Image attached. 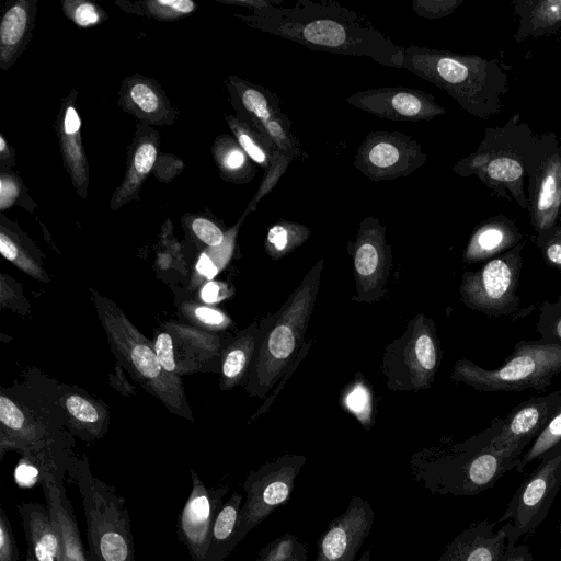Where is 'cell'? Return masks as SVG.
Returning a JSON list of instances; mask_svg holds the SVG:
<instances>
[{
	"instance_id": "cell-30",
	"label": "cell",
	"mask_w": 561,
	"mask_h": 561,
	"mask_svg": "<svg viewBox=\"0 0 561 561\" xmlns=\"http://www.w3.org/2000/svg\"><path fill=\"white\" fill-rule=\"evenodd\" d=\"M81 119L72 105H68L64 113L61 128V146L65 159L69 167L76 186H84L88 180L87 162L80 141Z\"/></svg>"
},
{
	"instance_id": "cell-50",
	"label": "cell",
	"mask_w": 561,
	"mask_h": 561,
	"mask_svg": "<svg viewBox=\"0 0 561 561\" xmlns=\"http://www.w3.org/2000/svg\"><path fill=\"white\" fill-rule=\"evenodd\" d=\"M191 228L195 236L208 247L220 245L225 240V233L213 221L206 218H196Z\"/></svg>"
},
{
	"instance_id": "cell-4",
	"label": "cell",
	"mask_w": 561,
	"mask_h": 561,
	"mask_svg": "<svg viewBox=\"0 0 561 561\" xmlns=\"http://www.w3.org/2000/svg\"><path fill=\"white\" fill-rule=\"evenodd\" d=\"M93 297L99 320L117 364L170 412L193 422L181 377L169 374L162 367L153 344L115 302L99 293H94Z\"/></svg>"
},
{
	"instance_id": "cell-9",
	"label": "cell",
	"mask_w": 561,
	"mask_h": 561,
	"mask_svg": "<svg viewBox=\"0 0 561 561\" xmlns=\"http://www.w3.org/2000/svg\"><path fill=\"white\" fill-rule=\"evenodd\" d=\"M526 241L493 257L474 272L462 275L460 296L466 307L490 318L517 313L522 252Z\"/></svg>"
},
{
	"instance_id": "cell-57",
	"label": "cell",
	"mask_w": 561,
	"mask_h": 561,
	"mask_svg": "<svg viewBox=\"0 0 561 561\" xmlns=\"http://www.w3.org/2000/svg\"><path fill=\"white\" fill-rule=\"evenodd\" d=\"M7 150V144H5V140L4 138L1 136L0 137V152L3 154Z\"/></svg>"
},
{
	"instance_id": "cell-13",
	"label": "cell",
	"mask_w": 561,
	"mask_h": 561,
	"mask_svg": "<svg viewBox=\"0 0 561 561\" xmlns=\"http://www.w3.org/2000/svg\"><path fill=\"white\" fill-rule=\"evenodd\" d=\"M152 344L162 367L178 377L215 370L226 346L216 334L179 322L157 329Z\"/></svg>"
},
{
	"instance_id": "cell-25",
	"label": "cell",
	"mask_w": 561,
	"mask_h": 561,
	"mask_svg": "<svg viewBox=\"0 0 561 561\" xmlns=\"http://www.w3.org/2000/svg\"><path fill=\"white\" fill-rule=\"evenodd\" d=\"M511 4L518 16L517 44L561 33V0H512Z\"/></svg>"
},
{
	"instance_id": "cell-22",
	"label": "cell",
	"mask_w": 561,
	"mask_h": 561,
	"mask_svg": "<svg viewBox=\"0 0 561 561\" xmlns=\"http://www.w3.org/2000/svg\"><path fill=\"white\" fill-rule=\"evenodd\" d=\"M486 519L470 525L447 546L437 561H499L506 548V536Z\"/></svg>"
},
{
	"instance_id": "cell-56",
	"label": "cell",
	"mask_w": 561,
	"mask_h": 561,
	"mask_svg": "<svg viewBox=\"0 0 561 561\" xmlns=\"http://www.w3.org/2000/svg\"><path fill=\"white\" fill-rule=\"evenodd\" d=\"M357 561H371L370 551H365Z\"/></svg>"
},
{
	"instance_id": "cell-49",
	"label": "cell",
	"mask_w": 561,
	"mask_h": 561,
	"mask_svg": "<svg viewBox=\"0 0 561 561\" xmlns=\"http://www.w3.org/2000/svg\"><path fill=\"white\" fill-rule=\"evenodd\" d=\"M347 408L357 415L363 424H367L370 416V397L362 385L356 386L346 397Z\"/></svg>"
},
{
	"instance_id": "cell-43",
	"label": "cell",
	"mask_w": 561,
	"mask_h": 561,
	"mask_svg": "<svg viewBox=\"0 0 561 561\" xmlns=\"http://www.w3.org/2000/svg\"><path fill=\"white\" fill-rule=\"evenodd\" d=\"M529 239L540 251L546 265L561 275V224L531 234Z\"/></svg>"
},
{
	"instance_id": "cell-3",
	"label": "cell",
	"mask_w": 561,
	"mask_h": 561,
	"mask_svg": "<svg viewBox=\"0 0 561 561\" xmlns=\"http://www.w3.org/2000/svg\"><path fill=\"white\" fill-rule=\"evenodd\" d=\"M540 134L515 113L502 126L488 127L477 149L458 160L451 170L459 176H476L497 197L512 198L528 209L525 179Z\"/></svg>"
},
{
	"instance_id": "cell-47",
	"label": "cell",
	"mask_w": 561,
	"mask_h": 561,
	"mask_svg": "<svg viewBox=\"0 0 561 561\" xmlns=\"http://www.w3.org/2000/svg\"><path fill=\"white\" fill-rule=\"evenodd\" d=\"M0 561H19V549L4 508L0 507Z\"/></svg>"
},
{
	"instance_id": "cell-20",
	"label": "cell",
	"mask_w": 561,
	"mask_h": 561,
	"mask_svg": "<svg viewBox=\"0 0 561 561\" xmlns=\"http://www.w3.org/2000/svg\"><path fill=\"white\" fill-rule=\"evenodd\" d=\"M386 227L376 217L364 218L354 241V266L362 291L368 293L383 276L390 249L386 243Z\"/></svg>"
},
{
	"instance_id": "cell-2",
	"label": "cell",
	"mask_w": 561,
	"mask_h": 561,
	"mask_svg": "<svg viewBox=\"0 0 561 561\" xmlns=\"http://www.w3.org/2000/svg\"><path fill=\"white\" fill-rule=\"evenodd\" d=\"M402 68L444 90L468 114L488 119L502 108L510 78L497 58L419 46L404 48Z\"/></svg>"
},
{
	"instance_id": "cell-12",
	"label": "cell",
	"mask_w": 561,
	"mask_h": 561,
	"mask_svg": "<svg viewBox=\"0 0 561 561\" xmlns=\"http://www.w3.org/2000/svg\"><path fill=\"white\" fill-rule=\"evenodd\" d=\"M529 221L539 233L561 218V140L557 133L540 134L527 167Z\"/></svg>"
},
{
	"instance_id": "cell-5",
	"label": "cell",
	"mask_w": 561,
	"mask_h": 561,
	"mask_svg": "<svg viewBox=\"0 0 561 561\" xmlns=\"http://www.w3.org/2000/svg\"><path fill=\"white\" fill-rule=\"evenodd\" d=\"M502 422L496 416L482 432L457 445L451 454L416 463L417 481L431 493L440 495L472 496L493 488L519 461L491 446Z\"/></svg>"
},
{
	"instance_id": "cell-29",
	"label": "cell",
	"mask_w": 561,
	"mask_h": 561,
	"mask_svg": "<svg viewBox=\"0 0 561 561\" xmlns=\"http://www.w3.org/2000/svg\"><path fill=\"white\" fill-rule=\"evenodd\" d=\"M237 142L247 156L266 173L282 156L264 131L249 126L238 117L227 116Z\"/></svg>"
},
{
	"instance_id": "cell-32",
	"label": "cell",
	"mask_w": 561,
	"mask_h": 561,
	"mask_svg": "<svg viewBox=\"0 0 561 561\" xmlns=\"http://www.w3.org/2000/svg\"><path fill=\"white\" fill-rule=\"evenodd\" d=\"M216 157L224 176L230 181L245 183L255 175L253 161L234 139L222 137L218 142Z\"/></svg>"
},
{
	"instance_id": "cell-6",
	"label": "cell",
	"mask_w": 561,
	"mask_h": 561,
	"mask_svg": "<svg viewBox=\"0 0 561 561\" xmlns=\"http://www.w3.org/2000/svg\"><path fill=\"white\" fill-rule=\"evenodd\" d=\"M68 472L83 507L89 561H135L131 523L126 501L115 488L90 471L88 460H71Z\"/></svg>"
},
{
	"instance_id": "cell-31",
	"label": "cell",
	"mask_w": 561,
	"mask_h": 561,
	"mask_svg": "<svg viewBox=\"0 0 561 561\" xmlns=\"http://www.w3.org/2000/svg\"><path fill=\"white\" fill-rule=\"evenodd\" d=\"M30 14L26 3L12 5L0 24L1 61L10 64L22 44L28 27Z\"/></svg>"
},
{
	"instance_id": "cell-16",
	"label": "cell",
	"mask_w": 561,
	"mask_h": 561,
	"mask_svg": "<svg viewBox=\"0 0 561 561\" xmlns=\"http://www.w3.org/2000/svg\"><path fill=\"white\" fill-rule=\"evenodd\" d=\"M346 103L375 115L396 122L431 121L445 114L434 95L409 87H385L358 91Z\"/></svg>"
},
{
	"instance_id": "cell-1",
	"label": "cell",
	"mask_w": 561,
	"mask_h": 561,
	"mask_svg": "<svg viewBox=\"0 0 561 561\" xmlns=\"http://www.w3.org/2000/svg\"><path fill=\"white\" fill-rule=\"evenodd\" d=\"M245 21L252 27L313 50L366 57L387 67L402 68L404 48L365 16L334 1L272 4L253 9Z\"/></svg>"
},
{
	"instance_id": "cell-55",
	"label": "cell",
	"mask_w": 561,
	"mask_h": 561,
	"mask_svg": "<svg viewBox=\"0 0 561 561\" xmlns=\"http://www.w3.org/2000/svg\"><path fill=\"white\" fill-rule=\"evenodd\" d=\"M499 561H534L527 545L506 546Z\"/></svg>"
},
{
	"instance_id": "cell-39",
	"label": "cell",
	"mask_w": 561,
	"mask_h": 561,
	"mask_svg": "<svg viewBox=\"0 0 561 561\" xmlns=\"http://www.w3.org/2000/svg\"><path fill=\"white\" fill-rule=\"evenodd\" d=\"M180 312L191 324L207 332L224 330L230 324V319L220 310L208 305L186 301L182 304Z\"/></svg>"
},
{
	"instance_id": "cell-42",
	"label": "cell",
	"mask_w": 561,
	"mask_h": 561,
	"mask_svg": "<svg viewBox=\"0 0 561 561\" xmlns=\"http://www.w3.org/2000/svg\"><path fill=\"white\" fill-rule=\"evenodd\" d=\"M536 330L540 341L561 344V294L554 301L545 300L539 307Z\"/></svg>"
},
{
	"instance_id": "cell-51",
	"label": "cell",
	"mask_w": 561,
	"mask_h": 561,
	"mask_svg": "<svg viewBox=\"0 0 561 561\" xmlns=\"http://www.w3.org/2000/svg\"><path fill=\"white\" fill-rule=\"evenodd\" d=\"M15 481L22 486H31L42 482L43 471L35 463L24 458L15 469Z\"/></svg>"
},
{
	"instance_id": "cell-58",
	"label": "cell",
	"mask_w": 561,
	"mask_h": 561,
	"mask_svg": "<svg viewBox=\"0 0 561 561\" xmlns=\"http://www.w3.org/2000/svg\"><path fill=\"white\" fill-rule=\"evenodd\" d=\"M25 561H36V559L34 558V556L32 554L31 551L27 550V554H26V559Z\"/></svg>"
},
{
	"instance_id": "cell-37",
	"label": "cell",
	"mask_w": 561,
	"mask_h": 561,
	"mask_svg": "<svg viewBox=\"0 0 561 561\" xmlns=\"http://www.w3.org/2000/svg\"><path fill=\"white\" fill-rule=\"evenodd\" d=\"M559 444H561V402L541 433L522 455L515 469L518 473H523L531 461L539 459L540 456Z\"/></svg>"
},
{
	"instance_id": "cell-35",
	"label": "cell",
	"mask_w": 561,
	"mask_h": 561,
	"mask_svg": "<svg viewBox=\"0 0 561 561\" xmlns=\"http://www.w3.org/2000/svg\"><path fill=\"white\" fill-rule=\"evenodd\" d=\"M410 354L411 368L421 374L422 385H425L433 378L439 357L437 340L427 327L412 340Z\"/></svg>"
},
{
	"instance_id": "cell-24",
	"label": "cell",
	"mask_w": 561,
	"mask_h": 561,
	"mask_svg": "<svg viewBox=\"0 0 561 561\" xmlns=\"http://www.w3.org/2000/svg\"><path fill=\"white\" fill-rule=\"evenodd\" d=\"M18 512L27 541L28 551L36 561H58L59 541L48 506L21 503Z\"/></svg>"
},
{
	"instance_id": "cell-27",
	"label": "cell",
	"mask_w": 561,
	"mask_h": 561,
	"mask_svg": "<svg viewBox=\"0 0 561 561\" xmlns=\"http://www.w3.org/2000/svg\"><path fill=\"white\" fill-rule=\"evenodd\" d=\"M242 495L233 492L220 507L210 534L205 561H225L240 542L238 540L239 516Z\"/></svg>"
},
{
	"instance_id": "cell-54",
	"label": "cell",
	"mask_w": 561,
	"mask_h": 561,
	"mask_svg": "<svg viewBox=\"0 0 561 561\" xmlns=\"http://www.w3.org/2000/svg\"><path fill=\"white\" fill-rule=\"evenodd\" d=\"M20 193L19 183L15 179L1 175L0 179V208L1 210L12 206Z\"/></svg>"
},
{
	"instance_id": "cell-33",
	"label": "cell",
	"mask_w": 561,
	"mask_h": 561,
	"mask_svg": "<svg viewBox=\"0 0 561 561\" xmlns=\"http://www.w3.org/2000/svg\"><path fill=\"white\" fill-rule=\"evenodd\" d=\"M156 159V144L150 139L140 141L133 153L129 170L126 174L127 176L122 187L118 190L116 197L113 198V205L117 203V206H119L126 198L137 192L144 179L152 169Z\"/></svg>"
},
{
	"instance_id": "cell-11",
	"label": "cell",
	"mask_w": 561,
	"mask_h": 561,
	"mask_svg": "<svg viewBox=\"0 0 561 561\" xmlns=\"http://www.w3.org/2000/svg\"><path fill=\"white\" fill-rule=\"evenodd\" d=\"M305 461L302 456L286 455L250 472L243 483L247 497L240 510L239 541L277 507L288 503Z\"/></svg>"
},
{
	"instance_id": "cell-28",
	"label": "cell",
	"mask_w": 561,
	"mask_h": 561,
	"mask_svg": "<svg viewBox=\"0 0 561 561\" xmlns=\"http://www.w3.org/2000/svg\"><path fill=\"white\" fill-rule=\"evenodd\" d=\"M259 329L253 324L231 343L227 344L220 358V388L230 389L243 379L253 357Z\"/></svg>"
},
{
	"instance_id": "cell-40",
	"label": "cell",
	"mask_w": 561,
	"mask_h": 561,
	"mask_svg": "<svg viewBox=\"0 0 561 561\" xmlns=\"http://www.w3.org/2000/svg\"><path fill=\"white\" fill-rule=\"evenodd\" d=\"M307 560V549L295 535L286 533L261 549L255 561Z\"/></svg>"
},
{
	"instance_id": "cell-44",
	"label": "cell",
	"mask_w": 561,
	"mask_h": 561,
	"mask_svg": "<svg viewBox=\"0 0 561 561\" xmlns=\"http://www.w3.org/2000/svg\"><path fill=\"white\" fill-rule=\"evenodd\" d=\"M463 0H414L413 11L421 18L434 20L454 13Z\"/></svg>"
},
{
	"instance_id": "cell-36",
	"label": "cell",
	"mask_w": 561,
	"mask_h": 561,
	"mask_svg": "<svg viewBox=\"0 0 561 561\" xmlns=\"http://www.w3.org/2000/svg\"><path fill=\"white\" fill-rule=\"evenodd\" d=\"M237 231L238 225L225 234V240L220 245L208 247L206 251L202 252L195 265L197 277L201 280H213L229 262L233 251Z\"/></svg>"
},
{
	"instance_id": "cell-8",
	"label": "cell",
	"mask_w": 561,
	"mask_h": 561,
	"mask_svg": "<svg viewBox=\"0 0 561 561\" xmlns=\"http://www.w3.org/2000/svg\"><path fill=\"white\" fill-rule=\"evenodd\" d=\"M318 265L288 300L275 327L263 343L251 373L252 391L263 393L280 377L299 345L318 289Z\"/></svg>"
},
{
	"instance_id": "cell-18",
	"label": "cell",
	"mask_w": 561,
	"mask_h": 561,
	"mask_svg": "<svg viewBox=\"0 0 561 561\" xmlns=\"http://www.w3.org/2000/svg\"><path fill=\"white\" fill-rule=\"evenodd\" d=\"M374 520L375 511L370 503L353 496L346 510L320 536L314 561H355Z\"/></svg>"
},
{
	"instance_id": "cell-60",
	"label": "cell",
	"mask_w": 561,
	"mask_h": 561,
	"mask_svg": "<svg viewBox=\"0 0 561 561\" xmlns=\"http://www.w3.org/2000/svg\"><path fill=\"white\" fill-rule=\"evenodd\" d=\"M294 561H306V560H298V559H297V560H294Z\"/></svg>"
},
{
	"instance_id": "cell-21",
	"label": "cell",
	"mask_w": 561,
	"mask_h": 561,
	"mask_svg": "<svg viewBox=\"0 0 561 561\" xmlns=\"http://www.w3.org/2000/svg\"><path fill=\"white\" fill-rule=\"evenodd\" d=\"M523 237L515 220L504 215L491 216L473 229L462 260L467 264L486 262L516 247Z\"/></svg>"
},
{
	"instance_id": "cell-45",
	"label": "cell",
	"mask_w": 561,
	"mask_h": 561,
	"mask_svg": "<svg viewBox=\"0 0 561 561\" xmlns=\"http://www.w3.org/2000/svg\"><path fill=\"white\" fill-rule=\"evenodd\" d=\"M291 161L293 160L288 159L283 154L276 160L272 168L264 174L261 185L255 196L252 198L244 216L250 210H253L257 203L261 201V198L274 188V186L278 183L279 179L285 173Z\"/></svg>"
},
{
	"instance_id": "cell-19",
	"label": "cell",
	"mask_w": 561,
	"mask_h": 561,
	"mask_svg": "<svg viewBox=\"0 0 561 561\" xmlns=\"http://www.w3.org/2000/svg\"><path fill=\"white\" fill-rule=\"evenodd\" d=\"M64 469L43 472L42 489L59 541L58 561H89L81 539L72 504L65 488Z\"/></svg>"
},
{
	"instance_id": "cell-7",
	"label": "cell",
	"mask_w": 561,
	"mask_h": 561,
	"mask_svg": "<svg viewBox=\"0 0 561 561\" xmlns=\"http://www.w3.org/2000/svg\"><path fill=\"white\" fill-rule=\"evenodd\" d=\"M561 373V344L540 340L520 341L504 363L495 369L461 359L455 365L451 379L478 391H545Z\"/></svg>"
},
{
	"instance_id": "cell-17",
	"label": "cell",
	"mask_w": 561,
	"mask_h": 561,
	"mask_svg": "<svg viewBox=\"0 0 561 561\" xmlns=\"http://www.w3.org/2000/svg\"><path fill=\"white\" fill-rule=\"evenodd\" d=\"M561 402V389L533 397L517 404L503 419L499 433L491 442L494 450L520 458L541 433Z\"/></svg>"
},
{
	"instance_id": "cell-48",
	"label": "cell",
	"mask_w": 561,
	"mask_h": 561,
	"mask_svg": "<svg viewBox=\"0 0 561 561\" xmlns=\"http://www.w3.org/2000/svg\"><path fill=\"white\" fill-rule=\"evenodd\" d=\"M149 5L151 11L160 18H179L195 9V3L190 0H157Z\"/></svg>"
},
{
	"instance_id": "cell-23",
	"label": "cell",
	"mask_w": 561,
	"mask_h": 561,
	"mask_svg": "<svg viewBox=\"0 0 561 561\" xmlns=\"http://www.w3.org/2000/svg\"><path fill=\"white\" fill-rule=\"evenodd\" d=\"M65 424L84 440L100 438L106 431V407L81 390H68L60 397Z\"/></svg>"
},
{
	"instance_id": "cell-46",
	"label": "cell",
	"mask_w": 561,
	"mask_h": 561,
	"mask_svg": "<svg viewBox=\"0 0 561 561\" xmlns=\"http://www.w3.org/2000/svg\"><path fill=\"white\" fill-rule=\"evenodd\" d=\"M129 98L141 112L154 114L161 105L157 92L147 83L137 82L129 90Z\"/></svg>"
},
{
	"instance_id": "cell-15",
	"label": "cell",
	"mask_w": 561,
	"mask_h": 561,
	"mask_svg": "<svg viewBox=\"0 0 561 561\" xmlns=\"http://www.w3.org/2000/svg\"><path fill=\"white\" fill-rule=\"evenodd\" d=\"M192 489L179 515L176 534L193 561H205L215 518L228 493V485L207 488L191 470Z\"/></svg>"
},
{
	"instance_id": "cell-14",
	"label": "cell",
	"mask_w": 561,
	"mask_h": 561,
	"mask_svg": "<svg viewBox=\"0 0 561 561\" xmlns=\"http://www.w3.org/2000/svg\"><path fill=\"white\" fill-rule=\"evenodd\" d=\"M427 160L421 144L399 130H376L358 147L354 167L371 181H390L411 175Z\"/></svg>"
},
{
	"instance_id": "cell-59",
	"label": "cell",
	"mask_w": 561,
	"mask_h": 561,
	"mask_svg": "<svg viewBox=\"0 0 561 561\" xmlns=\"http://www.w3.org/2000/svg\"><path fill=\"white\" fill-rule=\"evenodd\" d=\"M559 530H560V541H561V522H560Z\"/></svg>"
},
{
	"instance_id": "cell-38",
	"label": "cell",
	"mask_w": 561,
	"mask_h": 561,
	"mask_svg": "<svg viewBox=\"0 0 561 561\" xmlns=\"http://www.w3.org/2000/svg\"><path fill=\"white\" fill-rule=\"evenodd\" d=\"M291 121L286 114L262 125L261 129L271 139L278 152L290 160L305 156L298 139L291 131Z\"/></svg>"
},
{
	"instance_id": "cell-26",
	"label": "cell",
	"mask_w": 561,
	"mask_h": 561,
	"mask_svg": "<svg viewBox=\"0 0 561 561\" xmlns=\"http://www.w3.org/2000/svg\"><path fill=\"white\" fill-rule=\"evenodd\" d=\"M231 89L239 106L238 118L253 128L262 130L263 124L284 114L279 98L267 88L233 78Z\"/></svg>"
},
{
	"instance_id": "cell-41",
	"label": "cell",
	"mask_w": 561,
	"mask_h": 561,
	"mask_svg": "<svg viewBox=\"0 0 561 561\" xmlns=\"http://www.w3.org/2000/svg\"><path fill=\"white\" fill-rule=\"evenodd\" d=\"M0 252L8 261L32 277L41 280L45 279V273L41 265L27 253L25 248L15 241L10 233L5 232L3 227L0 232Z\"/></svg>"
},
{
	"instance_id": "cell-34",
	"label": "cell",
	"mask_w": 561,
	"mask_h": 561,
	"mask_svg": "<svg viewBox=\"0 0 561 561\" xmlns=\"http://www.w3.org/2000/svg\"><path fill=\"white\" fill-rule=\"evenodd\" d=\"M311 230L299 222L282 220L273 225L266 236L265 248L277 260L302 244Z\"/></svg>"
},
{
	"instance_id": "cell-52",
	"label": "cell",
	"mask_w": 561,
	"mask_h": 561,
	"mask_svg": "<svg viewBox=\"0 0 561 561\" xmlns=\"http://www.w3.org/2000/svg\"><path fill=\"white\" fill-rule=\"evenodd\" d=\"M71 19L81 27H88L100 21L98 8L90 2H79L71 10Z\"/></svg>"
},
{
	"instance_id": "cell-53",
	"label": "cell",
	"mask_w": 561,
	"mask_h": 561,
	"mask_svg": "<svg viewBox=\"0 0 561 561\" xmlns=\"http://www.w3.org/2000/svg\"><path fill=\"white\" fill-rule=\"evenodd\" d=\"M229 295L228 286L216 280L206 282L199 291V298L206 305L217 304Z\"/></svg>"
},
{
	"instance_id": "cell-10",
	"label": "cell",
	"mask_w": 561,
	"mask_h": 561,
	"mask_svg": "<svg viewBox=\"0 0 561 561\" xmlns=\"http://www.w3.org/2000/svg\"><path fill=\"white\" fill-rule=\"evenodd\" d=\"M540 462L516 490L497 523L506 546H515L546 519L561 488V444L539 457Z\"/></svg>"
}]
</instances>
